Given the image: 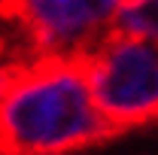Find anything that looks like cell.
Here are the masks:
<instances>
[{
  "mask_svg": "<svg viewBox=\"0 0 158 155\" xmlns=\"http://www.w3.org/2000/svg\"><path fill=\"white\" fill-rule=\"evenodd\" d=\"M116 134L91 97L82 58L19 61L0 94V155H67Z\"/></svg>",
  "mask_w": 158,
  "mask_h": 155,
  "instance_id": "6da1fadb",
  "label": "cell"
},
{
  "mask_svg": "<svg viewBox=\"0 0 158 155\" xmlns=\"http://www.w3.org/2000/svg\"><path fill=\"white\" fill-rule=\"evenodd\" d=\"M100 116L118 134L158 122V46L125 34L103 37L82 55Z\"/></svg>",
  "mask_w": 158,
  "mask_h": 155,
  "instance_id": "7a4b0ae2",
  "label": "cell"
},
{
  "mask_svg": "<svg viewBox=\"0 0 158 155\" xmlns=\"http://www.w3.org/2000/svg\"><path fill=\"white\" fill-rule=\"evenodd\" d=\"M122 0H3L31 58H82L103 34Z\"/></svg>",
  "mask_w": 158,
  "mask_h": 155,
  "instance_id": "3957f363",
  "label": "cell"
},
{
  "mask_svg": "<svg viewBox=\"0 0 158 155\" xmlns=\"http://www.w3.org/2000/svg\"><path fill=\"white\" fill-rule=\"evenodd\" d=\"M110 31L158 46V0H122Z\"/></svg>",
  "mask_w": 158,
  "mask_h": 155,
  "instance_id": "277c9868",
  "label": "cell"
},
{
  "mask_svg": "<svg viewBox=\"0 0 158 155\" xmlns=\"http://www.w3.org/2000/svg\"><path fill=\"white\" fill-rule=\"evenodd\" d=\"M15 67H19V61H6L3 55H0V94L6 91V85H9L12 73H15Z\"/></svg>",
  "mask_w": 158,
  "mask_h": 155,
  "instance_id": "5b68a950",
  "label": "cell"
},
{
  "mask_svg": "<svg viewBox=\"0 0 158 155\" xmlns=\"http://www.w3.org/2000/svg\"><path fill=\"white\" fill-rule=\"evenodd\" d=\"M43 155H49V152H43Z\"/></svg>",
  "mask_w": 158,
  "mask_h": 155,
  "instance_id": "8992f818",
  "label": "cell"
}]
</instances>
